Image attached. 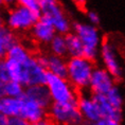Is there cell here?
Here are the masks:
<instances>
[{
	"label": "cell",
	"mask_w": 125,
	"mask_h": 125,
	"mask_svg": "<svg viewBox=\"0 0 125 125\" xmlns=\"http://www.w3.org/2000/svg\"><path fill=\"white\" fill-rule=\"evenodd\" d=\"M31 34H32V37L37 42L50 43L57 33L54 29V26H53L51 19L40 15L38 20L36 21L34 27L31 29Z\"/></svg>",
	"instance_id": "30bf717a"
},
{
	"label": "cell",
	"mask_w": 125,
	"mask_h": 125,
	"mask_svg": "<svg viewBox=\"0 0 125 125\" xmlns=\"http://www.w3.org/2000/svg\"><path fill=\"white\" fill-rule=\"evenodd\" d=\"M18 4L26 7L30 10H32L36 13L40 14V10H39V5H38V0H17Z\"/></svg>",
	"instance_id": "cb8c5ba5"
},
{
	"label": "cell",
	"mask_w": 125,
	"mask_h": 125,
	"mask_svg": "<svg viewBox=\"0 0 125 125\" xmlns=\"http://www.w3.org/2000/svg\"><path fill=\"white\" fill-rule=\"evenodd\" d=\"M47 109L42 107L36 102L32 101L27 96L21 98V110H20V118L28 121L31 124H34L36 122L46 118Z\"/></svg>",
	"instance_id": "4fadbf2b"
},
{
	"label": "cell",
	"mask_w": 125,
	"mask_h": 125,
	"mask_svg": "<svg viewBox=\"0 0 125 125\" xmlns=\"http://www.w3.org/2000/svg\"><path fill=\"white\" fill-rule=\"evenodd\" d=\"M2 26H3V18H2L1 14H0V27H2Z\"/></svg>",
	"instance_id": "836d02e7"
},
{
	"label": "cell",
	"mask_w": 125,
	"mask_h": 125,
	"mask_svg": "<svg viewBox=\"0 0 125 125\" xmlns=\"http://www.w3.org/2000/svg\"><path fill=\"white\" fill-rule=\"evenodd\" d=\"M39 17V13H36L30 9L18 4L9 11L5 22H7V27L13 32L14 31L23 32L32 29Z\"/></svg>",
	"instance_id": "8992f818"
},
{
	"label": "cell",
	"mask_w": 125,
	"mask_h": 125,
	"mask_svg": "<svg viewBox=\"0 0 125 125\" xmlns=\"http://www.w3.org/2000/svg\"><path fill=\"white\" fill-rule=\"evenodd\" d=\"M73 33H75L84 46V57L94 62L100 55L102 46V36L95 26L85 22H74L72 26Z\"/></svg>",
	"instance_id": "6da1fadb"
},
{
	"label": "cell",
	"mask_w": 125,
	"mask_h": 125,
	"mask_svg": "<svg viewBox=\"0 0 125 125\" xmlns=\"http://www.w3.org/2000/svg\"><path fill=\"white\" fill-rule=\"evenodd\" d=\"M40 65L46 68L48 73L54 74V75L66 77L68 75V68L67 61L64 57L54 55V54H47V55H38L36 56Z\"/></svg>",
	"instance_id": "7c38bea8"
},
{
	"label": "cell",
	"mask_w": 125,
	"mask_h": 125,
	"mask_svg": "<svg viewBox=\"0 0 125 125\" xmlns=\"http://www.w3.org/2000/svg\"><path fill=\"white\" fill-rule=\"evenodd\" d=\"M40 15L51 19L57 34L67 35L71 32L73 24L70 22L58 0H38Z\"/></svg>",
	"instance_id": "3957f363"
},
{
	"label": "cell",
	"mask_w": 125,
	"mask_h": 125,
	"mask_svg": "<svg viewBox=\"0 0 125 125\" xmlns=\"http://www.w3.org/2000/svg\"><path fill=\"white\" fill-rule=\"evenodd\" d=\"M0 81H2L3 83H8L9 81H11L7 64H5V58L0 59Z\"/></svg>",
	"instance_id": "d4e9b609"
},
{
	"label": "cell",
	"mask_w": 125,
	"mask_h": 125,
	"mask_svg": "<svg viewBox=\"0 0 125 125\" xmlns=\"http://www.w3.org/2000/svg\"><path fill=\"white\" fill-rule=\"evenodd\" d=\"M50 51L51 54L65 57L68 55V49H67V42H66V36L62 34H56L55 37L52 39V42L49 43Z\"/></svg>",
	"instance_id": "ffe728a7"
},
{
	"label": "cell",
	"mask_w": 125,
	"mask_h": 125,
	"mask_svg": "<svg viewBox=\"0 0 125 125\" xmlns=\"http://www.w3.org/2000/svg\"><path fill=\"white\" fill-rule=\"evenodd\" d=\"M8 122H9V119L0 112V125H8Z\"/></svg>",
	"instance_id": "4dcf8cb0"
},
{
	"label": "cell",
	"mask_w": 125,
	"mask_h": 125,
	"mask_svg": "<svg viewBox=\"0 0 125 125\" xmlns=\"http://www.w3.org/2000/svg\"><path fill=\"white\" fill-rule=\"evenodd\" d=\"M92 95L99 105L102 118L112 119V120H115L118 122L122 121V118H123V110H119V109L115 108L114 106L108 102V100L106 98L105 94H92Z\"/></svg>",
	"instance_id": "9a60e30c"
},
{
	"label": "cell",
	"mask_w": 125,
	"mask_h": 125,
	"mask_svg": "<svg viewBox=\"0 0 125 125\" xmlns=\"http://www.w3.org/2000/svg\"><path fill=\"white\" fill-rule=\"evenodd\" d=\"M24 91H26V87L19 82H16V81H9L8 83H5L4 96L21 99L24 95Z\"/></svg>",
	"instance_id": "44dd1931"
},
{
	"label": "cell",
	"mask_w": 125,
	"mask_h": 125,
	"mask_svg": "<svg viewBox=\"0 0 125 125\" xmlns=\"http://www.w3.org/2000/svg\"><path fill=\"white\" fill-rule=\"evenodd\" d=\"M87 18H88L89 20V23L93 24V26H98V24L100 23V16L98 13H95V12L93 11H90L87 13Z\"/></svg>",
	"instance_id": "484cf974"
},
{
	"label": "cell",
	"mask_w": 125,
	"mask_h": 125,
	"mask_svg": "<svg viewBox=\"0 0 125 125\" xmlns=\"http://www.w3.org/2000/svg\"><path fill=\"white\" fill-rule=\"evenodd\" d=\"M115 81L114 76L104 67H95L90 80L89 89L92 94H106L115 86Z\"/></svg>",
	"instance_id": "9c48e42d"
},
{
	"label": "cell",
	"mask_w": 125,
	"mask_h": 125,
	"mask_svg": "<svg viewBox=\"0 0 125 125\" xmlns=\"http://www.w3.org/2000/svg\"><path fill=\"white\" fill-rule=\"evenodd\" d=\"M21 99L3 96L0 99V112L8 119L20 117Z\"/></svg>",
	"instance_id": "2e32d148"
},
{
	"label": "cell",
	"mask_w": 125,
	"mask_h": 125,
	"mask_svg": "<svg viewBox=\"0 0 125 125\" xmlns=\"http://www.w3.org/2000/svg\"><path fill=\"white\" fill-rule=\"evenodd\" d=\"M1 5H3V4H2V0H0V7H1Z\"/></svg>",
	"instance_id": "d590c367"
},
{
	"label": "cell",
	"mask_w": 125,
	"mask_h": 125,
	"mask_svg": "<svg viewBox=\"0 0 125 125\" xmlns=\"http://www.w3.org/2000/svg\"><path fill=\"white\" fill-rule=\"evenodd\" d=\"M49 115L56 125H82L84 122L77 102L52 103L49 107Z\"/></svg>",
	"instance_id": "5b68a950"
},
{
	"label": "cell",
	"mask_w": 125,
	"mask_h": 125,
	"mask_svg": "<svg viewBox=\"0 0 125 125\" xmlns=\"http://www.w3.org/2000/svg\"><path fill=\"white\" fill-rule=\"evenodd\" d=\"M46 86L50 92L53 103H70L77 102L79 100L76 89L66 77L48 73Z\"/></svg>",
	"instance_id": "277c9868"
},
{
	"label": "cell",
	"mask_w": 125,
	"mask_h": 125,
	"mask_svg": "<svg viewBox=\"0 0 125 125\" xmlns=\"http://www.w3.org/2000/svg\"><path fill=\"white\" fill-rule=\"evenodd\" d=\"M8 125H33V124H31V123H29V122H28V121L23 120L22 118L17 117V118H12V119H9Z\"/></svg>",
	"instance_id": "83f0119b"
},
{
	"label": "cell",
	"mask_w": 125,
	"mask_h": 125,
	"mask_svg": "<svg viewBox=\"0 0 125 125\" xmlns=\"http://www.w3.org/2000/svg\"><path fill=\"white\" fill-rule=\"evenodd\" d=\"M15 42H17V40L13 31L7 26L0 27V59L7 57L8 51Z\"/></svg>",
	"instance_id": "e0dca14e"
},
{
	"label": "cell",
	"mask_w": 125,
	"mask_h": 125,
	"mask_svg": "<svg viewBox=\"0 0 125 125\" xmlns=\"http://www.w3.org/2000/svg\"><path fill=\"white\" fill-rule=\"evenodd\" d=\"M24 96L36 102L37 104H39L42 107L46 109H49V107L53 103L50 92L46 85H36V86L27 87L26 91H24Z\"/></svg>",
	"instance_id": "5bb4252c"
},
{
	"label": "cell",
	"mask_w": 125,
	"mask_h": 125,
	"mask_svg": "<svg viewBox=\"0 0 125 125\" xmlns=\"http://www.w3.org/2000/svg\"><path fill=\"white\" fill-rule=\"evenodd\" d=\"M66 36L68 55L70 57H81L84 56V46L77 35L73 32H70Z\"/></svg>",
	"instance_id": "ac0fdd59"
},
{
	"label": "cell",
	"mask_w": 125,
	"mask_h": 125,
	"mask_svg": "<svg viewBox=\"0 0 125 125\" xmlns=\"http://www.w3.org/2000/svg\"><path fill=\"white\" fill-rule=\"evenodd\" d=\"M77 106L85 122L94 123L102 118L99 105L92 94H83L79 96Z\"/></svg>",
	"instance_id": "8fae6325"
},
{
	"label": "cell",
	"mask_w": 125,
	"mask_h": 125,
	"mask_svg": "<svg viewBox=\"0 0 125 125\" xmlns=\"http://www.w3.org/2000/svg\"><path fill=\"white\" fill-rule=\"evenodd\" d=\"M4 87H5V83L0 81V99H2L4 96Z\"/></svg>",
	"instance_id": "1f68e13d"
},
{
	"label": "cell",
	"mask_w": 125,
	"mask_h": 125,
	"mask_svg": "<svg viewBox=\"0 0 125 125\" xmlns=\"http://www.w3.org/2000/svg\"><path fill=\"white\" fill-rule=\"evenodd\" d=\"M93 125H121V122H118L112 119H107V118H101L99 121L93 123Z\"/></svg>",
	"instance_id": "4316f807"
},
{
	"label": "cell",
	"mask_w": 125,
	"mask_h": 125,
	"mask_svg": "<svg viewBox=\"0 0 125 125\" xmlns=\"http://www.w3.org/2000/svg\"><path fill=\"white\" fill-rule=\"evenodd\" d=\"M100 56L105 69L114 76L115 80H120L123 75V68L115 47L109 42H103L100 49Z\"/></svg>",
	"instance_id": "ba28073f"
},
{
	"label": "cell",
	"mask_w": 125,
	"mask_h": 125,
	"mask_svg": "<svg viewBox=\"0 0 125 125\" xmlns=\"http://www.w3.org/2000/svg\"><path fill=\"white\" fill-rule=\"evenodd\" d=\"M79 7H85L86 4V0H73Z\"/></svg>",
	"instance_id": "d6a6232c"
},
{
	"label": "cell",
	"mask_w": 125,
	"mask_h": 125,
	"mask_svg": "<svg viewBox=\"0 0 125 125\" xmlns=\"http://www.w3.org/2000/svg\"><path fill=\"white\" fill-rule=\"evenodd\" d=\"M33 125H55L53 123V121L51 119H48V118H45L42 119V120H40L38 122H36V123H34Z\"/></svg>",
	"instance_id": "f546056e"
},
{
	"label": "cell",
	"mask_w": 125,
	"mask_h": 125,
	"mask_svg": "<svg viewBox=\"0 0 125 125\" xmlns=\"http://www.w3.org/2000/svg\"><path fill=\"white\" fill-rule=\"evenodd\" d=\"M23 73L21 84L26 87L36 86V85H46L48 71L46 68L40 65L36 56H31L26 62L22 64Z\"/></svg>",
	"instance_id": "52a82bcc"
},
{
	"label": "cell",
	"mask_w": 125,
	"mask_h": 125,
	"mask_svg": "<svg viewBox=\"0 0 125 125\" xmlns=\"http://www.w3.org/2000/svg\"><path fill=\"white\" fill-rule=\"evenodd\" d=\"M31 56H32V54L29 52V50H28L22 43L15 42L10 48V50L8 51V54H7V57L5 58H10V59H13V61H16L18 62L23 64Z\"/></svg>",
	"instance_id": "d6986e66"
},
{
	"label": "cell",
	"mask_w": 125,
	"mask_h": 125,
	"mask_svg": "<svg viewBox=\"0 0 125 125\" xmlns=\"http://www.w3.org/2000/svg\"><path fill=\"white\" fill-rule=\"evenodd\" d=\"M2 4L11 10V9H13L16 7V5H18V1L17 0H2Z\"/></svg>",
	"instance_id": "f1b7e54d"
},
{
	"label": "cell",
	"mask_w": 125,
	"mask_h": 125,
	"mask_svg": "<svg viewBox=\"0 0 125 125\" xmlns=\"http://www.w3.org/2000/svg\"><path fill=\"white\" fill-rule=\"evenodd\" d=\"M82 125H93V123H89V122H85V121H84L82 123Z\"/></svg>",
	"instance_id": "e575fe53"
},
{
	"label": "cell",
	"mask_w": 125,
	"mask_h": 125,
	"mask_svg": "<svg viewBox=\"0 0 125 125\" xmlns=\"http://www.w3.org/2000/svg\"><path fill=\"white\" fill-rule=\"evenodd\" d=\"M105 95H106V98H107L108 102L110 103L115 108L119 109V110H123V105H124L123 95H122L120 89H119L117 86H115L112 89L109 90Z\"/></svg>",
	"instance_id": "603a6c76"
},
{
	"label": "cell",
	"mask_w": 125,
	"mask_h": 125,
	"mask_svg": "<svg viewBox=\"0 0 125 125\" xmlns=\"http://www.w3.org/2000/svg\"><path fill=\"white\" fill-rule=\"evenodd\" d=\"M67 79L74 88L79 90L89 88L92 72L95 68L94 62L89 61L84 56L70 57L67 61Z\"/></svg>",
	"instance_id": "7a4b0ae2"
},
{
	"label": "cell",
	"mask_w": 125,
	"mask_h": 125,
	"mask_svg": "<svg viewBox=\"0 0 125 125\" xmlns=\"http://www.w3.org/2000/svg\"><path fill=\"white\" fill-rule=\"evenodd\" d=\"M5 64H7V68H8L9 74H10L11 81H16V82L21 83L22 73H23L22 64L10 58H5Z\"/></svg>",
	"instance_id": "7402d4cb"
}]
</instances>
